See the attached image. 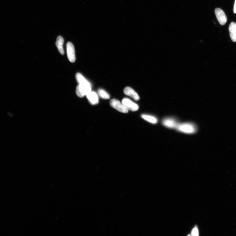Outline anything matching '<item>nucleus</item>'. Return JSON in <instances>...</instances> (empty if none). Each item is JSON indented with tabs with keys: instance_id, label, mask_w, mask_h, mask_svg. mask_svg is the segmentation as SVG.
I'll return each mask as SVG.
<instances>
[{
	"instance_id": "nucleus-1",
	"label": "nucleus",
	"mask_w": 236,
	"mask_h": 236,
	"mask_svg": "<svg viewBox=\"0 0 236 236\" xmlns=\"http://www.w3.org/2000/svg\"><path fill=\"white\" fill-rule=\"evenodd\" d=\"M176 129L184 133L193 134L197 131V128L194 123L186 122L179 123Z\"/></svg>"
},
{
	"instance_id": "nucleus-2",
	"label": "nucleus",
	"mask_w": 236,
	"mask_h": 236,
	"mask_svg": "<svg viewBox=\"0 0 236 236\" xmlns=\"http://www.w3.org/2000/svg\"><path fill=\"white\" fill-rule=\"evenodd\" d=\"M91 91L90 84L78 85L76 88V93L79 97L82 98Z\"/></svg>"
},
{
	"instance_id": "nucleus-3",
	"label": "nucleus",
	"mask_w": 236,
	"mask_h": 236,
	"mask_svg": "<svg viewBox=\"0 0 236 236\" xmlns=\"http://www.w3.org/2000/svg\"><path fill=\"white\" fill-rule=\"evenodd\" d=\"M110 105L112 107L120 112L123 113H127L128 112V110L125 107L122 103L119 101L113 99L110 100Z\"/></svg>"
},
{
	"instance_id": "nucleus-4",
	"label": "nucleus",
	"mask_w": 236,
	"mask_h": 236,
	"mask_svg": "<svg viewBox=\"0 0 236 236\" xmlns=\"http://www.w3.org/2000/svg\"><path fill=\"white\" fill-rule=\"evenodd\" d=\"M162 123L165 127L171 129H176L179 123L175 118L172 117L164 118Z\"/></svg>"
},
{
	"instance_id": "nucleus-5",
	"label": "nucleus",
	"mask_w": 236,
	"mask_h": 236,
	"mask_svg": "<svg viewBox=\"0 0 236 236\" xmlns=\"http://www.w3.org/2000/svg\"><path fill=\"white\" fill-rule=\"evenodd\" d=\"M67 51L68 58L71 62H75L76 61V56L74 47L72 44L68 42L67 44Z\"/></svg>"
},
{
	"instance_id": "nucleus-6",
	"label": "nucleus",
	"mask_w": 236,
	"mask_h": 236,
	"mask_svg": "<svg viewBox=\"0 0 236 236\" xmlns=\"http://www.w3.org/2000/svg\"><path fill=\"white\" fill-rule=\"evenodd\" d=\"M122 103L128 110L131 111L135 112L139 109L138 106L128 99L124 98L123 99Z\"/></svg>"
},
{
	"instance_id": "nucleus-7",
	"label": "nucleus",
	"mask_w": 236,
	"mask_h": 236,
	"mask_svg": "<svg viewBox=\"0 0 236 236\" xmlns=\"http://www.w3.org/2000/svg\"><path fill=\"white\" fill-rule=\"evenodd\" d=\"M215 13L219 24L222 25H225L227 21V18L224 12L221 9L217 8L215 10Z\"/></svg>"
},
{
	"instance_id": "nucleus-8",
	"label": "nucleus",
	"mask_w": 236,
	"mask_h": 236,
	"mask_svg": "<svg viewBox=\"0 0 236 236\" xmlns=\"http://www.w3.org/2000/svg\"><path fill=\"white\" fill-rule=\"evenodd\" d=\"M87 99L90 104L92 105H95L99 103V98L96 93L94 92L91 91L87 95Z\"/></svg>"
},
{
	"instance_id": "nucleus-9",
	"label": "nucleus",
	"mask_w": 236,
	"mask_h": 236,
	"mask_svg": "<svg viewBox=\"0 0 236 236\" xmlns=\"http://www.w3.org/2000/svg\"><path fill=\"white\" fill-rule=\"evenodd\" d=\"M124 93L125 94L129 96L136 101H138L140 99L137 94L130 87L125 88L124 90Z\"/></svg>"
},
{
	"instance_id": "nucleus-10",
	"label": "nucleus",
	"mask_w": 236,
	"mask_h": 236,
	"mask_svg": "<svg viewBox=\"0 0 236 236\" xmlns=\"http://www.w3.org/2000/svg\"><path fill=\"white\" fill-rule=\"evenodd\" d=\"M63 43L64 40L62 37L61 36H58L57 38L56 44L59 52L62 55H63L64 54L63 48Z\"/></svg>"
},
{
	"instance_id": "nucleus-11",
	"label": "nucleus",
	"mask_w": 236,
	"mask_h": 236,
	"mask_svg": "<svg viewBox=\"0 0 236 236\" xmlns=\"http://www.w3.org/2000/svg\"><path fill=\"white\" fill-rule=\"evenodd\" d=\"M230 37L234 42H236V23L232 22L229 27Z\"/></svg>"
},
{
	"instance_id": "nucleus-12",
	"label": "nucleus",
	"mask_w": 236,
	"mask_h": 236,
	"mask_svg": "<svg viewBox=\"0 0 236 236\" xmlns=\"http://www.w3.org/2000/svg\"><path fill=\"white\" fill-rule=\"evenodd\" d=\"M142 117L143 119L152 124H155L158 122V120L156 117L149 115L143 114Z\"/></svg>"
},
{
	"instance_id": "nucleus-13",
	"label": "nucleus",
	"mask_w": 236,
	"mask_h": 236,
	"mask_svg": "<svg viewBox=\"0 0 236 236\" xmlns=\"http://www.w3.org/2000/svg\"><path fill=\"white\" fill-rule=\"evenodd\" d=\"M76 78L78 85H87L90 84L81 74L78 73L76 75Z\"/></svg>"
},
{
	"instance_id": "nucleus-14",
	"label": "nucleus",
	"mask_w": 236,
	"mask_h": 236,
	"mask_svg": "<svg viewBox=\"0 0 236 236\" xmlns=\"http://www.w3.org/2000/svg\"><path fill=\"white\" fill-rule=\"evenodd\" d=\"M98 94L99 96L103 99H108L110 98L109 94L102 89H99L98 91Z\"/></svg>"
},
{
	"instance_id": "nucleus-15",
	"label": "nucleus",
	"mask_w": 236,
	"mask_h": 236,
	"mask_svg": "<svg viewBox=\"0 0 236 236\" xmlns=\"http://www.w3.org/2000/svg\"><path fill=\"white\" fill-rule=\"evenodd\" d=\"M191 235L196 236L199 235V232L197 227H196L194 228L191 232Z\"/></svg>"
},
{
	"instance_id": "nucleus-16",
	"label": "nucleus",
	"mask_w": 236,
	"mask_h": 236,
	"mask_svg": "<svg viewBox=\"0 0 236 236\" xmlns=\"http://www.w3.org/2000/svg\"><path fill=\"white\" fill-rule=\"evenodd\" d=\"M233 11L234 13H236V0H235V2L234 6Z\"/></svg>"
}]
</instances>
